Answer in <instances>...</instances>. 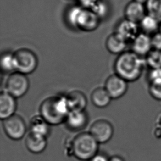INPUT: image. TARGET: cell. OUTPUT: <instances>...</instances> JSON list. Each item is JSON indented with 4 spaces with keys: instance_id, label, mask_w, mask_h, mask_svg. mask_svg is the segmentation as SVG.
<instances>
[{
    "instance_id": "cell-12",
    "label": "cell",
    "mask_w": 161,
    "mask_h": 161,
    "mask_svg": "<svg viewBox=\"0 0 161 161\" xmlns=\"http://www.w3.org/2000/svg\"><path fill=\"white\" fill-rule=\"evenodd\" d=\"M7 91L1 92L0 95V118L6 119L15 114L17 108L16 100Z\"/></svg>"
},
{
    "instance_id": "cell-5",
    "label": "cell",
    "mask_w": 161,
    "mask_h": 161,
    "mask_svg": "<svg viewBox=\"0 0 161 161\" xmlns=\"http://www.w3.org/2000/svg\"><path fill=\"white\" fill-rule=\"evenodd\" d=\"M16 72L28 75L37 68L38 59L35 53L28 48H20L13 53Z\"/></svg>"
},
{
    "instance_id": "cell-23",
    "label": "cell",
    "mask_w": 161,
    "mask_h": 161,
    "mask_svg": "<svg viewBox=\"0 0 161 161\" xmlns=\"http://www.w3.org/2000/svg\"><path fill=\"white\" fill-rule=\"evenodd\" d=\"M146 9L147 14L161 19V0H147L146 2Z\"/></svg>"
},
{
    "instance_id": "cell-3",
    "label": "cell",
    "mask_w": 161,
    "mask_h": 161,
    "mask_svg": "<svg viewBox=\"0 0 161 161\" xmlns=\"http://www.w3.org/2000/svg\"><path fill=\"white\" fill-rule=\"evenodd\" d=\"M68 23L84 31H92L97 28L100 19L90 9L74 6L69 9L66 15Z\"/></svg>"
},
{
    "instance_id": "cell-9",
    "label": "cell",
    "mask_w": 161,
    "mask_h": 161,
    "mask_svg": "<svg viewBox=\"0 0 161 161\" xmlns=\"http://www.w3.org/2000/svg\"><path fill=\"white\" fill-rule=\"evenodd\" d=\"M113 132V127L110 122L106 120L100 119L92 124L89 133L98 143H105L111 139Z\"/></svg>"
},
{
    "instance_id": "cell-28",
    "label": "cell",
    "mask_w": 161,
    "mask_h": 161,
    "mask_svg": "<svg viewBox=\"0 0 161 161\" xmlns=\"http://www.w3.org/2000/svg\"><path fill=\"white\" fill-rule=\"evenodd\" d=\"M98 0H79L80 6L84 8L91 9Z\"/></svg>"
},
{
    "instance_id": "cell-8",
    "label": "cell",
    "mask_w": 161,
    "mask_h": 161,
    "mask_svg": "<svg viewBox=\"0 0 161 161\" xmlns=\"http://www.w3.org/2000/svg\"><path fill=\"white\" fill-rule=\"evenodd\" d=\"M104 87L112 99H118L126 94L128 89V82L117 74H113L107 79Z\"/></svg>"
},
{
    "instance_id": "cell-17",
    "label": "cell",
    "mask_w": 161,
    "mask_h": 161,
    "mask_svg": "<svg viewBox=\"0 0 161 161\" xmlns=\"http://www.w3.org/2000/svg\"><path fill=\"white\" fill-rule=\"evenodd\" d=\"M25 144L29 151L34 153H39L46 148V137L31 132L26 137Z\"/></svg>"
},
{
    "instance_id": "cell-32",
    "label": "cell",
    "mask_w": 161,
    "mask_h": 161,
    "mask_svg": "<svg viewBox=\"0 0 161 161\" xmlns=\"http://www.w3.org/2000/svg\"><path fill=\"white\" fill-rule=\"evenodd\" d=\"M159 31H160V32H161V24H160V28H159Z\"/></svg>"
},
{
    "instance_id": "cell-26",
    "label": "cell",
    "mask_w": 161,
    "mask_h": 161,
    "mask_svg": "<svg viewBox=\"0 0 161 161\" xmlns=\"http://www.w3.org/2000/svg\"><path fill=\"white\" fill-rule=\"evenodd\" d=\"M148 92L153 98L156 100L161 101V83L149 84Z\"/></svg>"
},
{
    "instance_id": "cell-19",
    "label": "cell",
    "mask_w": 161,
    "mask_h": 161,
    "mask_svg": "<svg viewBox=\"0 0 161 161\" xmlns=\"http://www.w3.org/2000/svg\"><path fill=\"white\" fill-rule=\"evenodd\" d=\"M50 125L40 114L35 115L31 120V132L46 137L50 131Z\"/></svg>"
},
{
    "instance_id": "cell-16",
    "label": "cell",
    "mask_w": 161,
    "mask_h": 161,
    "mask_svg": "<svg viewBox=\"0 0 161 161\" xmlns=\"http://www.w3.org/2000/svg\"><path fill=\"white\" fill-rule=\"evenodd\" d=\"M128 44L123 37L115 32L108 36L106 40L107 50L112 54L118 55L126 51Z\"/></svg>"
},
{
    "instance_id": "cell-20",
    "label": "cell",
    "mask_w": 161,
    "mask_h": 161,
    "mask_svg": "<svg viewBox=\"0 0 161 161\" xmlns=\"http://www.w3.org/2000/svg\"><path fill=\"white\" fill-rule=\"evenodd\" d=\"M160 24L159 20L147 14L140 22V28L142 32L152 36L159 31Z\"/></svg>"
},
{
    "instance_id": "cell-31",
    "label": "cell",
    "mask_w": 161,
    "mask_h": 161,
    "mask_svg": "<svg viewBox=\"0 0 161 161\" xmlns=\"http://www.w3.org/2000/svg\"><path fill=\"white\" fill-rule=\"evenodd\" d=\"M134 1L140 3H142V4H143L144 3H146V2L147 1V0H134Z\"/></svg>"
},
{
    "instance_id": "cell-10",
    "label": "cell",
    "mask_w": 161,
    "mask_h": 161,
    "mask_svg": "<svg viewBox=\"0 0 161 161\" xmlns=\"http://www.w3.org/2000/svg\"><path fill=\"white\" fill-rule=\"evenodd\" d=\"M139 24L125 18L118 23L115 32L128 43H131L140 33Z\"/></svg>"
},
{
    "instance_id": "cell-15",
    "label": "cell",
    "mask_w": 161,
    "mask_h": 161,
    "mask_svg": "<svg viewBox=\"0 0 161 161\" xmlns=\"http://www.w3.org/2000/svg\"><path fill=\"white\" fill-rule=\"evenodd\" d=\"M146 10V7L143 4L133 1L126 6L125 9V18L139 24L140 22L147 14Z\"/></svg>"
},
{
    "instance_id": "cell-4",
    "label": "cell",
    "mask_w": 161,
    "mask_h": 161,
    "mask_svg": "<svg viewBox=\"0 0 161 161\" xmlns=\"http://www.w3.org/2000/svg\"><path fill=\"white\" fill-rule=\"evenodd\" d=\"M98 142L90 133H81L75 137L73 149L75 157L83 161L92 159L96 155Z\"/></svg>"
},
{
    "instance_id": "cell-1",
    "label": "cell",
    "mask_w": 161,
    "mask_h": 161,
    "mask_svg": "<svg viewBox=\"0 0 161 161\" xmlns=\"http://www.w3.org/2000/svg\"><path fill=\"white\" fill-rule=\"evenodd\" d=\"M146 63L144 57L132 51H125L119 54L114 64L115 74L128 83L137 81L142 76Z\"/></svg>"
},
{
    "instance_id": "cell-24",
    "label": "cell",
    "mask_w": 161,
    "mask_h": 161,
    "mask_svg": "<svg viewBox=\"0 0 161 161\" xmlns=\"http://www.w3.org/2000/svg\"><path fill=\"white\" fill-rule=\"evenodd\" d=\"M100 19L107 17L109 13V7L107 3L103 0H98L96 4L90 9Z\"/></svg>"
},
{
    "instance_id": "cell-2",
    "label": "cell",
    "mask_w": 161,
    "mask_h": 161,
    "mask_svg": "<svg viewBox=\"0 0 161 161\" xmlns=\"http://www.w3.org/2000/svg\"><path fill=\"white\" fill-rule=\"evenodd\" d=\"M40 114L48 124L57 125L65 122L70 112L65 96H53L46 98L40 106Z\"/></svg>"
},
{
    "instance_id": "cell-18",
    "label": "cell",
    "mask_w": 161,
    "mask_h": 161,
    "mask_svg": "<svg viewBox=\"0 0 161 161\" xmlns=\"http://www.w3.org/2000/svg\"><path fill=\"white\" fill-rule=\"evenodd\" d=\"M92 103L98 108H105L108 106L112 98L105 87H97L91 95Z\"/></svg>"
},
{
    "instance_id": "cell-29",
    "label": "cell",
    "mask_w": 161,
    "mask_h": 161,
    "mask_svg": "<svg viewBox=\"0 0 161 161\" xmlns=\"http://www.w3.org/2000/svg\"><path fill=\"white\" fill-rule=\"evenodd\" d=\"M91 161H109L107 158L103 155H95L92 159Z\"/></svg>"
},
{
    "instance_id": "cell-22",
    "label": "cell",
    "mask_w": 161,
    "mask_h": 161,
    "mask_svg": "<svg viewBox=\"0 0 161 161\" xmlns=\"http://www.w3.org/2000/svg\"><path fill=\"white\" fill-rule=\"evenodd\" d=\"M146 66L150 69L161 68V51L153 49L145 57Z\"/></svg>"
},
{
    "instance_id": "cell-6",
    "label": "cell",
    "mask_w": 161,
    "mask_h": 161,
    "mask_svg": "<svg viewBox=\"0 0 161 161\" xmlns=\"http://www.w3.org/2000/svg\"><path fill=\"white\" fill-rule=\"evenodd\" d=\"M29 88V81L25 74L20 72L12 73L6 83V91L15 98H20L26 94Z\"/></svg>"
},
{
    "instance_id": "cell-30",
    "label": "cell",
    "mask_w": 161,
    "mask_h": 161,
    "mask_svg": "<svg viewBox=\"0 0 161 161\" xmlns=\"http://www.w3.org/2000/svg\"><path fill=\"white\" fill-rule=\"evenodd\" d=\"M109 161H124V159H123L122 158L119 157V156H115L112 157L111 159L109 160Z\"/></svg>"
},
{
    "instance_id": "cell-11",
    "label": "cell",
    "mask_w": 161,
    "mask_h": 161,
    "mask_svg": "<svg viewBox=\"0 0 161 161\" xmlns=\"http://www.w3.org/2000/svg\"><path fill=\"white\" fill-rule=\"evenodd\" d=\"M131 44V50L142 57H145L153 49L151 36L142 31Z\"/></svg>"
},
{
    "instance_id": "cell-13",
    "label": "cell",
    "mask_w": 161,
    "mask_h": 161,
    "mask_svg": "<svg viewBox=\"0 0 161 161\" xmlns=\"http://www.w3.org/2000/svg\"><path fill=\"white\" fill-rule=\"evenodd\" d=\"M70 112L85 111L87 106L86 96L79 90H73L65 96Z\"/></svg>"
},
{
    "instance_id": "cell-25",
    "label": "cell",
    "mask_w": 161,
    "mask_h": 161,
    "mask_svg": "<svg viewBox=\"0 0 161 161\" xmlns=\"http://www.w3.org/2000/svg\"><path fill=\"white\" fill-rule=\"evenodd\" d=\"M149 84L161 83V68L157 69H150L147 75Z\"/></svg>"
},
{
    "instance_id": "cell-7",
    "label": "cell",
    "mask_w": 161,
    "mask_h": 161,
    "mask_svg": "<svg viewBox=\"0 0 161 161\" xmlns=\"http://www.w3.org/2000/svg\"><path fill=\"white\" fill-rule=\"evenodd\" d=\"M3 126L7 136L15 140L22 139L26 133L25 123L24 119L17 114H14L3 120Z\"/></svg>"
},
{
    "instance_id": "cell-21",
    "label": "cell",
    "mask_w": 161,
    "mask_h": 161,
    "mask_svg": "<svg viewBox=\"0 0 161 161\" xmlns=\"http://www.w3.org/2000/svg\"><path fill=\"white\" fill-rule=\"evenodd\" d=\"M0 63L1 69L4 73L16 72L15 59L13 53L7 52L2 53Z\"/></svg>"
},
{
    "instance_id": "cell-27",
    "label": "cell",
    "mask_w": 161,
    "mask_h": 161,
    "mask_svg": "<svg viewBox=\"0 0 161 161\" xmlns=\"http://www.w3.org/2000/svg\"><path fill=\"white\" fill-rule=\"evenodd\" d=\"M153 48L161 51V32L158 31L151 36Z\"/></svg>"
},
{
    "instance_id": "cell-14",
    "label": "cell",
    "mask_w": 161,
    "mask_h": 161,
    "mask_svg": "<svg viewBox=\"0 0 161 161\" xmlns=\"http://www.w3.org/2000/svg\"><path fill=\"white\" fill-rule=\"evenodd\" d=\"M69 128L73 130H80L87 124L88 117L85 111H72L68 114L65 120Z\"/></svg>"
}]
</instances>
